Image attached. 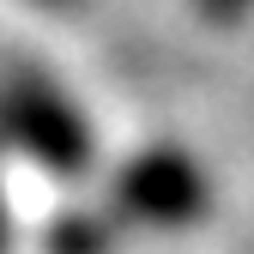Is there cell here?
I'll list each match as a JSON object with an SVG mask.
<instances>
[{
    "label": "cell",
    "mask_w": 254,
    "mask_h": 254,
    "mask_svg": "<svg viewBox=\"0 0 254 254\" xmlns=\"http://www.w3.org/2000/svg\"><path fill=\"white\" fill-rule=\"evenodd\" d=\"M248 6H254V0H200V12H206V18H218V24H230V18H242Z\"/></svg>",
    "instance_id": "obj_4"
},
{
    "label": "cell",
    "mask_w": 254,
    "mask_h": 254,
    "mask_svg": "<svg viewBox=\"0 0 254 254\" xmlns=\"http://www.w3.org/2000/svg\"><path fill=\"white\" fill-rule=\"evenodd\" d=\"M206 176L188 151H139L133 164L115 176L109 218L121 230H182L206 212Z\"/></svg>",
    "instance_id": "obj_2"
},
{
    "label": "cell",
    "mask_w": 254,
    "mask_h": 254,
    "mask_svg": "<svg viewBox=\"0 0 254 254\" xmlns=\"http://www.w3.org/2000/svg\"><path fill=\"white\" fill-rule=\"evenodd\" d=\"M0 145L24 151L30 164H43L55 176L91 170V127L73 97L43 79V73H12L0 79Z\"/></svg>",
    "instance_id": "obj_1"
},
{
    "label": "cell",
    "mask_w": 254,
    "mask_h": 254,
    "mask_svg": "<svg viewBox=\"0 0 254 254\" xmlns=\"http://www.w3.org/2000/svg\"><path fill=\"white\" fill-rule=\"evenodd\" d=\"M121 242V224L109 212H73V218H61L55 236H49V254H109Z\"/></svg>",
    "instance_id": "obj_3"
},
{
    "label": "cell",
    "mask_w": 254,
    "mask_h": 254,
    "mask_svg": "<svg viewBox=\"0 0 254 254\" xmlns=\"http://www.w3.org/2000/svg\"><path fill=\"white\" fill-rule=\"evenodd\" d=\"M0 254H6V206H0Z\"/></svg>",
    "instance_id": "obj_5"
},
{
    "label": "cell",
    "mask_w": 254,
    "mask_h": 254,
    "mask_svg": "<svg viewBox=\"0 0 254 254\" xmlns=\"http://www.w3.org/2000/svg\"><path fill=\"white\" fill-rule=\"evenodd\" d=\"M43 6H67V0H43Z\"/></svg>",
    "instance_id": "obj_6"
}]
</instances>
